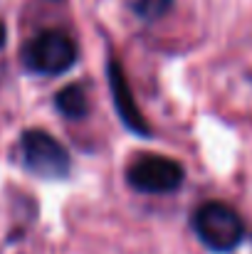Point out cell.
<instances>
[{"mask_svg": "<svg viewBox=\"0 0 252 254\" xmlns=\"http://www.w3.org/2000/svg\"><path fill=\"white\" fill-rule=\"evenodd\" d=\"M55 106L67 119H84L89 111V99L80 84H70L55 96Z\"/></svg>", "mask_w": 252, "mask_h": 254, "instance_id": "obj_6", "label": "cell"}, {"mask_svg": "<svg viewBox=\"0 0 252 254\" xmlns=\"http://www.w3.org/2000/svg\"><path fill=\"white\" fill-rule=\"evenodd\" d=\"M109 86H111L114 106H116V111H119L121 121H124L134 133L146 136V133H149V124H146V119L141 116L136 99L131 96V89H129V84H126V77H124L121 62H119V60H114V57L109 60Z\"/></svg>", "mask_w": 252, "mask_h": 254, "instance_id": "obj_5", "label": "cell"}, {"mask_svg": "<svg viewBox=\"0 0 252 254\" xmlns=\"http://www.w3.org/2000/svg\"><path fill=\"white\" fill-rule=\"evenodd\" d=\"M25 67L37 74H62L77 62V47L70 35L60 30H45L25 45Z\"/></svg>", "mask_w": 252, "mask_h": 254, "instance_id": "obj_2", "label": "cell"}, {"mask_svg": "<svg viewBox=\"0 0 252 254\" xmlns=\"http://www.w3.org/2000/svg\"><path fill=\"white\" fill-rule=\"evenodd\" d=\"M170 7H173V0H136L134 2L136 15L144 20H156V17L166 15Z\"/></svg>", "mask_w": 252, "mask_h": 254, "instance_id": "obj_7", "label": "cell"}, {"mask_svg": "<svg viewBox=\"0 0 252 254\" xmlns=\"http://www.w3.org/2000/svg\"><path fill=\"white\" fill-rule=\"evenodd\" d=\"M2 45H5V25L0 22V47H2Z\"/></svg>", "mask_w": 252, "mask_h": 254, "instance_id": "obj_8", "label": "cell"}, {"mask_svg": "<svg viewBox=\"0 0 252 254\" xmlns=\"http://www.w3.org/2000/svg\"><path fill=\"white\" fill-rule=\"evenodd\" d=\"M193 230L208 250L220 254L235 250L245 237V225H243V217L238 215V210H233L230 205L218 202V200L203 202L195 210Z\"/></svg>", "mask_w": 252, "mask_h": 254, "instance_id": "obj_1", "label": "cell"}, {"mask_svg": "<svg viewBox=\"0 0 252 254\" xmlns=\"http://www.w3.org/2000/svg\"><path fill=\"white\" fill-rule=\"evenodd\" d=\"M126 178L141 192H173L183 183V168L166 156H141L129 166Z\"/></svg>", "mask_w": 252, "mask_h": 254, "instance_id": "obj_4", "label": "cell"}, {"mask_svg": "<svg viewBox=\"0 0 252 254\" xmlns=\"http://www.w3.org/2000/svg\"><path fill=\"white\" fill-rule=\"evenodd\" d=\"M20 146H22L25 166L35 175L55 180V178H65L70 173L72 161H70L67 148L57 138H52L47 131H42V128L25 131L20 138Z\"/></svg>", "mask_w": 252, "mask_h": 254, "instance_id": "obj_3", "label": "cell"}]
</instances>
